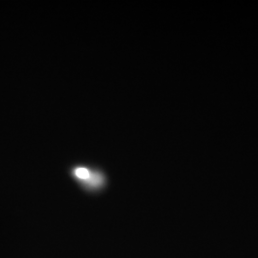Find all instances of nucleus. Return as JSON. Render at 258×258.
<instances>
[{
	"mask_svg": "<svg viewBox=\"0 0 258 258\" xmlns=\"http://www.w3.org/2000/svg\"><path fill=\"white\" fill-rule=\"evenodd\" d=\"M75 180L89 192L101 190L106 183L105 176L102 171L91 169L87 166H75L71 171Z\"/></svg>",
	"mask_w": 258,
	"mask_h": 258,
	"instance_id": "obj_1",
	"label": "nucleus"
}]
</instances>
